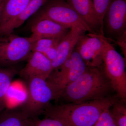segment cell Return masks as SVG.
Listing matches in <instances>:
<instances>
[{
    "mask_svg": "<svg viewBox=\"0 0 126 126\" xmlns=\"http://www.w3.org/2000/svg\"><path fill=\"white\" fill-rule=\"evenodd\" d=\"M103 61L104 72L116 93L117 96L126 102V59L106 38Z\"/></svg>",
    "mask_w": 126,
    "mask_h": 126,
    "instance_id": "obj_4",
    "label": "cell"
},
{
    "mask_svg": "<svg viewBox=\"0 0 126 126\" xmlns=\"http://www.w3.org/2000/svg\"><path fill=\"white\" fill-rule=\"evenodd\" d=\"M118 99L109 96L98 100L58 106L50 104L43 113L62 120L68 126H94L103 112L111 108Z\"/></svg>",
    "mask_w": 126,
    "mask_h": 126,
    "instance_id": "obj_2",
    "label": "cell"
},
{
    "mask_svg": "<svg viewBox=\"0 0 126 126\" xmlns=\"http://www.w3.org/2000/svg\"><path fill=\"white\" fill-rule=\"evenodd\" d=\"M87 67L80 55L74 49L69 58L53 70L46 80L54 88L60 98L64 88L82 74Z\"/></svg>",
    "mask_w": 126,
    "mask_h": 126,
    "instance_id": "obj_6",
    "label": "cell"
},
{
    "mask_svg": "<svg viewBox=\"0 0 126 126\" xmlns=\"http://www.w3.org/2000/svg\"><path fill=\"white\" fill-rule=\"evenodd\" d=\"M95 12L102 24L103 19L112 0H92Z\"/></svg>",
    "mask_w": 126,
    "mask_h": 126,
    "instance_id": "obj_22",
    "label": "cell"
},
{
    "mask_svg": "<svg viewBox=\"0 0 126 126\" xmlns=\"http://www.w3.org/2000/svg\"><path fill=\"white\" fill-rule=\"evenodd\" d=\"M18 73L13 67H0V113L6 108L7 92L13 79Z\"/></svg>",
    "mask_w": 126,
    "mask_h": 126,
    "instance_id": "obj_17",
    "label": "cell"
},
{
    "mask_svg": "<svg viewBox=\"0 0 126 126\" xmlns=\"http://www.w3.org/2000/svg\"><path fill=\"white\" fill-rule=\"evenodd\" d=\"M70 29L48 18L39 16L32 26V34L30 37L34 42L42 38L61 39Z\"/></svg>",
    "mask_w": 126,
    "mask_h": 126,
    "instance_id": "obj_12",
    "label": "cell"
},
{
    "mask_svg": "<svg viewBox=\"0 0 126 126\" xmlns=\"http://www.w3.org/2000/svg\"><path fill=\"white\" fill-rule=\"evenodd\" d=\"M104 36L116 41L126 32V0H112L102 21Z\"/></svg>",
    "mask_w": 126,
    "mask_h": 126,
    "instance_id": "obj_8",
    "label": "cell"
},
{
    "mask_svg": "<svg viewBox=\"0 0 126 126\" xmlns=\"http://www.w3.org/2000/svg\"><path fill=\"white\" fill-rule=\"evenodd\" d=\"M87 24L93 33L103 36L102 24L98 17L92 0H65Z\"/></svg>",
    "mask_w": 126,
    "mask_h": 126,
    "instance_id": "obj_13",
    "label": "cell"
},
{
    "mask_svg": "<svg viewBox=\"0 0 126 126\" xmlns=\"http://www.w3.org/2000/svg\"><path fill=\"white\" fill-rule=\"evenodd\" d=\"M113 89L110 82L101 67H87L76 80L63 89L60 98L70 103H81L109 96Z\"/></svg>",
    "mask_w": 126,
    "mask_h": 126,
    "instance_id": "obj_1",
    "label": "cell"
},
{
    "mask_svg": "<svg viewBox=\"0 0 126 126\" xmlns=\"http://www.w3.org/2000/svg\"><path fill=\"white\" fill-rule=\"evenodd\" d=\"M86 31L78 26H73L60 41L56 57L52 61L53 70L58 68L69 58L77 43Z\"/></svg>",
    "mask_w": 126,
    "mask_h": 126,
    "instance_id": "obj_11",
    "label": "cell"
},
{
    "mask_svg": "<svg viewBox=\"0 0 126 126\" xmlns=\"http://www.w3.org/2000/svg\"><path fill=\"white\" fill-rule=\"evenodd\" d=\"M3 0H0V4H1L3 2Z\"/></svg>",
    "mask_w": 126,
    "mask_h": 126,
    "instance_id": "obj_26",
    "label": "cell"
},
{
    "mask_svg": "<svg viewBox=\"0 0 126 126\" xmlns=\"http://www.w3.org/2000/svg\"><path fill=\"white\" fill-rule=\"evenodd\" d=\"M126 102L120 100L113 103L110 112L117 126H126Z\"/></svg>",
    "mask_w": 126,
    "mask_h": 126,
    "instance_id": "obj_18",
    "label": "cell"
},
{
    "mask_svg": "<svg viewBox=\"0 0 126 126\" xmlns=\"http://www.w3.org/2000/svg\"><path fill=\"white\" fill-rule=\"evenodd\" d=\"M34 42L30 37H21L12 33L0 35V67H12L27 60Z\"/></svg>",
    "mask_w": 126,
    "mask_h": 126,
    "instance_id": "obj_5",
    "label": "cell"
},
{
    "mask_svg": "<svg viewBox=\"0 0 126 126\" xmlns=\"http://www.w3.org/2000/svg\"><path fill=\"white\" fill-rule=\"evenodd\" d=\"M106 39L102 35L89 33L79 40L74 49L88 67H98L102 65Z\"/></svg>",
    "mask_w": 126,
    "mask_h": 126,
    "instance_id": "obj_9",
    "label": "cell"
},
{
    "mask_svg": "<svg viewBox=\"0 0 126 126\" xmlns=\"http://www.w3.org/2000/svg\"><path fill=\"white\" fill-rule=\"evenodd\" d=\"M61 39L42 38L36 40L34 43L32 52H40L42 54L54 46L57 45Z\"/></svg>",
    "mask_w": 126,
    "mask_h": 126,
    "instance_id": "obj_19",
    "label": "cell"
},
{
    "mask_svg": "<svg viewBox=\"0 0 126 126\" xmlns=\"http://www.w3.org/2000/svg\"><path fill=\"white\" fill-rule=\"evenodd\" d=\"M33 121V126H68L60 119L48 117L42 119L34 118Z\"/></svg>",
    "mask_w": 126,
    "mask_h": 126,
    "instance_id": "obj_20",
    "label": "cell"
},
{
    "mask_svg": "<svg viewBox=\"0 0 126 126\" xmlns=\"http://www.w3.org/2000/svg\"><path fill=\"white\" fill-rule=\"evenodd\" d=\"M58 45L50 47L43 54L46 57L50 60L51 62L56 57V49Z\"/></svg>",
    "mask_w": 126,
    "mask_h": 126,
    "instance_id": "obj_24",
    "label": "cell"
},
{
    "mask_svg": "<svg viewBox=\"0 0 126 126\" xmlns=\"http://www.w3.org/2000/svg\"><path fill=\"white\" fill-rule=\"evenodd\" d=\"M31 0H3L0 26L16 17L27 7Z\"/></svg>",
    "mask_w": 126,
    "mask_h": 126,
    "instance_id": "obj_16",
    "label": "cell"
},
{
    "mask_svg": "<svg viewBox=\"0 0 126 126\" xmlns=\"http://www.w3.org/2000/svg\"><path fill=\"white\" fill-rule=\"evenodd\" d=\"M110 109H107L103 112L94 126H117Z\"/></svg>",
    "mask_w": 126,
    "mask_h": 126,
    "instance_id": "obj_21",
    "label": "cell"
},
{
    "mask_svg": "<svg viewBox=\"0 0 126 126\" xmlns=\"http://www.w3.org/2000/svg\"><path fill=\"white\" fill-rule=\"evenodd\" d=\"M3 1L1 4H0V19L1 16V12H2V7H3Z\"/></svg>",
    "mask_w": 126,
    "mask_h": 126,
    "instance_id": "obj_25",
    "label": "cell"
},
{
    "mask_svg": "<svg viewBox=\"0 0 126 126\" xmlns=\"http://www.w3.org/2000/svg\"><path fill=\"white\" fill-rule=\"evenodd\" d=\"M33 118L20 108L6 109L0 113V126H33Z\"/></svg>",
    "mask_w": 126,
    "mask_h": 126,
    "instance_id": "obj_15",
    "label": "cell"
},
{
    "mask_svg": "<svg viewBox=\"0 0 126 126\" xmlns=\"http://www.w3.org/2000/svg\"><path fill=\"white\" fill-rule=\"evenodd\" d=\"M126 33H124L121 37L116 41V43L121 48L123 54L124 55V58L126 59Z\"/></svg>",
    "mask_w": 126,
    "mask_h": 126,
    "instance_id": "obj_23",
    "label": "cell"
},
{
    "mask_svg": "<svg viewBox=\"0 0 126 126\" xmlns=\"http://www.w3.org/2000/svg\"><path fill=\"white\" fill-rule=\"evenodd\" d=\"M48 0H31L25 9L16 17L0 26V35L12 33L35 14Z\"/></svg>",
    "mask_w": 126,
    "mask_h": 126,
    "instance_id": "obj_14",
    "label": "cell"
},
{
    "mask_svg": "<svg viewBox=\"0 0 126 126\" xmlns=\"http://www.w3.org/2000/svg\"><path fill=\"white\" fill-rule=\"evenodd\" d=\"M39 16L48 18L65 27L78 26L89 33L92 32L65 0H48L41 7Z\"/></svg>",
    "mask_w": 126,
    "mask_h": 126,
    "instance_id": "obj_7",
    "label": "cell"
},
{
    "mask_svg": "<svg viewBox=\"0 0 126 126\" xmlns=\"http://www.w3.org/2000/svg\"><path fill=\"white\" fill-rule=\"evenodd\" d=\"M26 81L27 96L20 108L30 117H38L50 101L59 99L56 90L47 80L33 78Z\"/></svg>",
    "mask_w": 126,
    "mask_h": 126,
    "instance_id": "obj_3",
    "label": "cell"
},
{
    "mask_svg": "<svg viewBox=\"0 0 126 126\" xmlns=\"http://www.w3.org/2000/svg\"><path fill=\"white\" fill-rule=\"evenodd\" d=\"M24 67L19 72L26 81L33 78L46 80L53 70L51 61L40 52H32Z\"/></svg>",
    "mask_w": 126,
    "mask_h": 126,
    "instance_id": "obj_10",
    "label": "cell"
}]
</instances>
